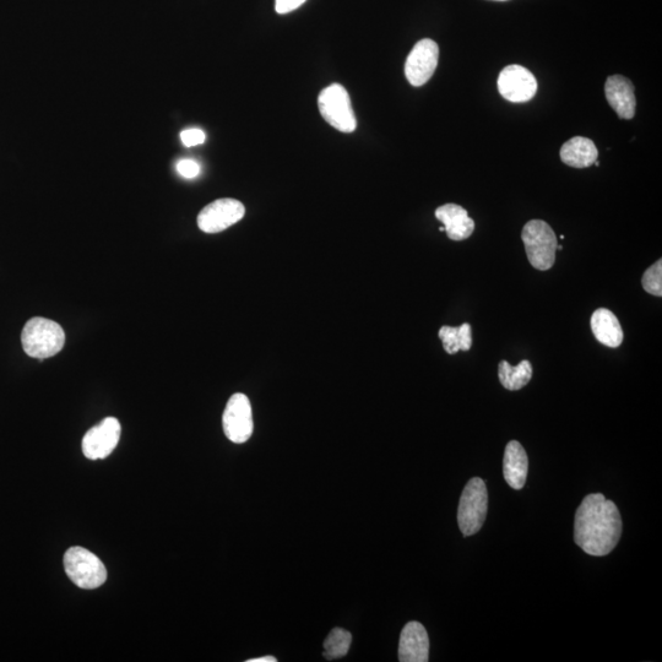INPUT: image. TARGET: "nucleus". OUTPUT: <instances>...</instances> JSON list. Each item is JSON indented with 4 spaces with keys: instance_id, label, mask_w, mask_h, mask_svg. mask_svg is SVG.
Wrapping results in <instances>:
<instances>
[{
    "instance_id": "f257e3e1",
    "label": "nucleus",
    "mask_w": 662,
    "mask_h": 662,
    "mask_svg": "<svg viewBox=\"0 0 662 662\" xmlns=\"http://www.w3.org/2000/svg\"><path fill=\"white\" fill-rule=\"evenodd\" d=\"M621 535L622 518L616 504L601 493L586 496L575 514V544L590 556L604 557L615 550Z\"/></svg>"
},
{
    "instance_id": "f03ea898",
    "label": "nucleus",
    "mask_w": 662,
    "mask_h": 662,
    "mask_svg": "<svg viewBox=\"0 0 662 662\" xmlns=\"http://www.w3.org/2000/svg\"><path fill=\"white\" fill-rule=\"evenodd\" d=\"M21 344L27 356L46 360L62 351L65 333L57 322L36 317L26 323L21 334Z\"/></svg>"
},
{
    "instance_id": "7ed1b4c3",
    "label": "nucleus",
    "mask_w": 662,
    "mask_h": 662,
    "mask_svg": "<svg viewBox=\"0 0 662 662\" xmlns=\"http://www.w3.org/2000/svg\"><path fill=\"white\" fill-rule=\"evenodd\" d=\"M526 255L537 270H550L556 263L558 240L555 231L547 222L531 220L522 233Z\"/></svg>"
},
{
    "instance_id": "20e7f679",
    "label": "nucleus",
    "mask_w": 662,
    "mask_h": 662,
    "mask_svg": "<svg viewBox=\"0 0 662 662\" xmlns=\"http://www.w3.org/2000/svg\"><path fill=\"white\" fill-rule=\"evenodd\" d=\"M64 568L69 579L81 589H97L106 583L105 564L86 548H69L64 555Z\"/></svg>"
},
{
    "instance_id": "39448f33",
    "label": "nucleus",
    "mask_w": 662,
    "mask_h": 662,
    "mask_svg": "<svg viewBox=\"0 0 662 662\" xmlns=\"http://www.w3.org/2000/svg\"><path fill=\"white\" fill-rule=\"evenodd\" d=\"M488 510V492L484 480L474 477L460 497L458 523L464 536H472L484 526Z\"/></svg>"
},
{
    "instance_id": "423d86ee",
    "label": "nucleus",
    "mask_w": 662,
    "mask_h": 662,
    "mask_svg": "<svg viewBox=\"0 0 662 662\" xmlns=\"http://www.w3.org/2000/svg\"><path fill=\"white\" fill-rule=\"evenodd\" d=\"M320 115L339 132L352 133L357 128L349 92L344 86L333 84L320 92L318 97Z\"/></svg>"
},
{
    "instance_id": "0eeeda50",
    "label": "nucleus",
    "mask_w": 662,
    "mask_h": 662,
    "mask_svg": "<svg viewBox=\"0 0 662 662\" xmlns=\"http://www.w3.org/2000/svg\"><path fill=\"white\" fill-rule=\"evenodd\" d=\"M222 426L226 437L236 444L246 443L254 430L251 401L242 393L232 395L226 405Z\"/></svg>"
},
{
    "instance_id": "6e6552de",
    "label": "nucleus",
    "mask_w": 662,
    "mask_h": 662,
    "mask_svg": "<svg viewBox=\"0 0 662 662\" xmlns=\"http://www.w3.org/2000/svg\"><path fill=\"white\" fill-rule=\"evenodd\" d=\"M246 215V208L236 199H219L210 203L198 215V227L205 233H219L237 224Z\"/></svg>"
},
{
    "instance_id": "1a4fd4ad",
    "label": "nucleus",
    "mask_w": 662,
    "mask_h": 662,
    "mask_svg": "<svg viewBox=\"0 0 662 662\" xmlns=\"http://www.w3.org/2000/svg\"><path fill=\"white\" fill-rule=\"evenodd\" d=\"M439 47L436 42L425 39L417 42L406 59L405 75L412 86L425 85L436 72Z\"/></svg>"
},
{
    "instance_id": "9d476101",
    "label": "nucleus",
    "mask_w": 662,
    "mask_h": 662,
    "mask_svg": "<svg viewBox=\"0 0 662 662\" xmlns=\"http://www.w3.org/2000/svg\"><path fill=\"white\" fill-rule=\"evenodd\" d=\"M121 423L115 417H107L92 427L83 438V452L90 460L106 459L116 449L121 439Z\"/></svg>"
},
{
    "instance_id": "9b49d317",
    "label": "nucleus",
    "mask_w": 662,
    "mask_h": 662,
    "mask_svg": "<svg viewBox=\"0 0 662 662\" xmlns=\"http://www.w3.org/2000/svg\"><path fill=\"white\" fill-rule=\"evenodd\" d=\"M498 90L509 102H528L536 94L537 81L528 69L520 65H509L499 74Z\"/></svg>"
},
{
    "instance_id": "f8f14e48",
    "label": "nucleus",
    "mask_w": 662,
    "mask_h": 662,
    "mask_svg": "<svg viewBox=\"0 0 662 662\" xmlns=\"http://www.w3.org/2000/svg\"><path fill=\"white\" fill-rule=\"evenodd\" d=\"M430 659V638L420 622H409L401 632L399 661L427 662Z\"/></svg>"
},
{
    "instance_id": "ddd939ff",
    "label": "nucleus",
    "mask_w": 662,
    "mask_h": 662,
    "mask_svg": "<svg viewBox=\"0 0 662 662\" xmlns=\"http://www.w3.org/2000/svg\"><path fill=\"white\" fill-rule=\"evenodd\" d=\"M605 95L621 119H632L636 115L637 100L631 80L622 75H612L606 81Z\"/></svg>"
},
{
    "instance_id": "4468645a",
    "label": "nucleus",
    "mask_w": 662,
    "mask_h": 662,
    "mask_svg": "<svg viewBox=\"0 0 662 662\" xmlns=\"http://www.w3.org/2000/svg\"><path fill=\"white\" fill-rule=\"evenodd\" d=\"M436 217L442 222L447 235L452 241H464L471 237L475 230V222L463 206L446 204L439 206Z\"/></svg>"
},
{
    "instance_id": "2eb2a0df",
    "label": "nucleus",
    "mask_w": 662,
    "mask_h": 662,
    "mask_svg": "<svg viewBox=\"0 0 662 662\" xmlns=\"http://www.w3.org/2000/svg\"><path fill=\"white\" fill-rule=\"evenodd\" d=\"M529 460L522 444L510 441L503 458V475L514 490H522L528 477Z\"/></svg>"
},
{
    "instance_id": "dca6fc26",
    "label": "nucleus",
    "mask_w": 662,
    "mask_h": 662,
    "mask_svg": "<svg viewBox=\"0 0 662 662\" xmlns=\"http://www.w3.org/2000/svg\"><path fill=\"white\" fill-rule=\"evenodd\" d=\"M591 330L600 344L611 349L620 347L623 341V330L618 318L609 309L600 308L591 317Z\"/></svg>"
},
{
    "instance_id": "f3484780",
    "label": "nucleus",
    "mask_w": 662,
    "mask_h": 662,
    "mask_svg": "<svg viewBox=\"0 0 662 662\" xmlns=\"http://www.w3.org/2000/svg\"><path fill=\"white\" fill-rule=\"evenodd\" d=\"M599 151L590 139L575 137L564 143L561 159L564 164L574 168H586L598 161Z\"/></svg>"
},
{
    "instance_id": "a211bd4d",
    "label": "nucleus",
    "mask_w": 662,
    "mask_h": 662,
    "mask_svg": "<svg viewBox=\"0 0 662 662\" xmlns=\"http://www.w3.org/2000/svg\"><path fill=\"white\" fill-rule=\"evenodd\" d=\"M498 377L504 388L510 392H517L530 383L533 378V366L526 360L515 367L510 366L507 361H501L498 366Z\"/></svg>"
},
{
    "instance_id": "6ab92c4d",
    "label": "nucleus",
    "mask_w": 662,
    "mask_h": 662,
    "mask_svg": "<svg viewBox=\"0 0 662 662\" xmlns=\"http://www.w3.org/2000/svg\"><path fill=\"white\" fill-rule=\"evenodd\" d=\"M471 325L465 323L461 327H442L439 330V339L442 340L447 354L455 355L459 351H469L472 346Z\"/></svg>"
},
{
    "instance_id": "aec40b11",
    "label": "nucleus",
    "mask_w": 662,
    "mask_h": 662,
    "mask_svg": "<svg viewBox=\"0 0 662 662\" xmlns=\"http://www.w3.org/2000/svg\"><path fill=\"white\" fill-rule=\"evenodd\" d=\"M352 643L350 632L335 628L324 642V658L328 660L344 658L349 653Z\"/></svg>"
},
{
    "instance_id": "412c9836",
    "label": "nucleus",
    "mask_w": 662,
    "mask_h": 662,
    "mask_svg": "<svg viewBox=\"0 0 662 662\" xmlns=\"http://www.w3.org/2000/svg\"><path fill=\"white\" fill-rule=\"evenodd\" d=\"M642 284L644 290L650 295L661 297L662 296V260H658L653 267L645 271Z\"/></svg>"
},
{
    "instance_id": "4be33fe9",
    "label": "nucleus",
    "mask_w": 662,
    "mask_h": 662,
    "mask_svg": "<svg viewBox=\"0 0 662 662\" xmlns=\"http://www.w3.org/2000/svg\"><path fill=\"white\" fill-rule=\"evenodd\" d=\"M181 139L184 146H187V148H192V146H197L204 143L205 133L203 130L197 128L187 129L182 132Z\"/></svg>"
},
{
    "instance_id": "5701e85b",
    "label": "nucleus",
    "mask_w": 662,
    "mask_h": 662,
    "mask_svg": "<svg viewBox=\"0 0 662 662\" xmlns=\"http://www.w3.org/2000/svg\"><path fill=\"white\" fill-rule=\"evenodd\" d=\"M177 171L182 177L192 179L199 175L200 166L193 160H182L177 164Z\"/></svg>"
},
{
    "instance_id": "b1692460",
    "label": "nucleus",
    "mask_w": 662,
    "mask_h": 662,
    "mask_svg": "<svg viewBox=\"0 0 662 662\" xmlns=\"http://www.w3.org/2000/svg\"><path fill=\"white\" fill-rule=\"evenodd\" d=\"M306 0H276V12L279 14H287L293 12L305 4Z\"/></svg>"
},
{
    "instance_id": "393cba45",
    "label": "nucleus",
    "mask_w": 662,
    "mask_h": 662,
    "mask_svg": "<svg viewBox=\"0 0 662 662\" xmlns=\"http://www.w3.org/2000/svg\"><path fill=\"white\" fill-rule=\"evenodd\" d=\"M276 658L274 656H264V658H258V659H251L248 660L247 662H276Z\"/></svg>"
},
{
    "instance_id": "a878e982",
    "label": "nucleus",
    "mask_w": 662,
    "mask_h": 662,
    "mask_svg": "<svg viewBox=\"0 0 662 662\" xmlns=\"http://www.w3.org/2000/svg\"><path fill=\"white\" fill-rule=\"evenodd\" d=\"M439 231L446 232V229H444V226H443V227H441V229H439Z\"/></svg>"
}]
</instances>
